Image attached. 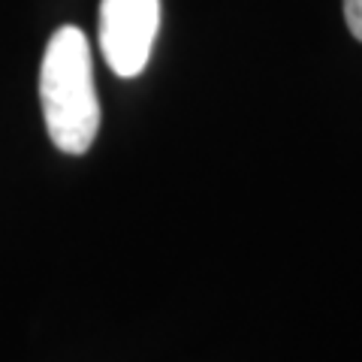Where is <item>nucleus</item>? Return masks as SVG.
Instances as JSON below:
<instances>
[{
  "label": "nucleus",
  "mask_w": 362,
  "mask_h": 362,
  "mask_svg": "<svg viewBox=\"0 0 362 362\" xmlns=\"http://www.w3.org/2000/svg\"><path fill=\"white\" fill-rule=\"evenodd\" d=\"M160 0H100V49L109 70L121 78H133L151 58Z\"/></svg>",
  "instance_id": "nucleus-2"
},
{
  "label": "nucleus",
  "mask_w": 362,
  "mask_h": 362,
  "mask_svg": "<svg viewBox=\"0 0 362 362\" xmlns=\"http://www.w3.org/2000/svg\"><path fill=\"white\" fill-rule=\"evenodd\" d=\"M341 4H344V21L350 33L362 42V0H341Z\"/></svg>",
  "instance_id": "nucleus-3"
},
{
  "label": "nucleus",
  "mask_w": 362,
  "mask_h": 362,
  "mask_svg": "<svg viewBox=\"0 0 362 362\" xmlns=\"http://www.w3.org/2000/svg\"><path fill=\"white\" fill-rule=\"evenodd\" d=\"M40 103L49 139L64 154H85L100 130L88 37L76 25L52 33L40 66Z\"/></svg>",
  "instance_id": "nucleus-1"
}]
</instances>
